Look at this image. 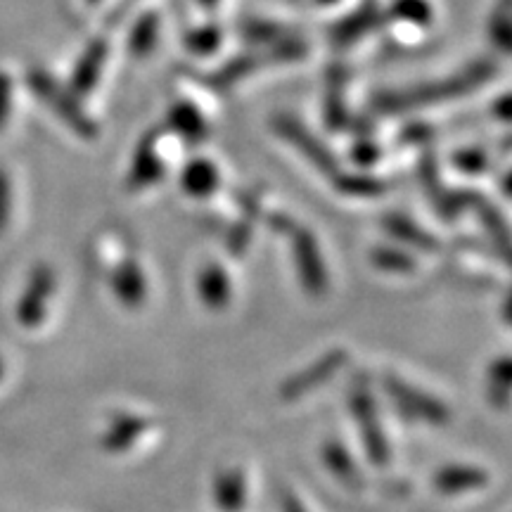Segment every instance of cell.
Listing matches in <instances>:
<instances>
[{
	"label": "cell",
	"instance_id": "cell-1",
	"mask_svg": "<svg viewBox=\"0 0 512 512\" xmlns=\"http://www.w3.org/2000/svg\"><path fill=\"white\" fill-rule=\"evenodd\" d=\"M494 74H496L494 62L477 60L467 64L463 72L453 74L451 79L422 83V86L406 88V91L382 93L380 98L375 100V105L384 112H403V110H413V107L439 105V102L463 98V95L477 91V88H482Z\"/></svg>",
	"mask_w": 512,
	"mask_h": 512
},
{
	"label": "cell",
	"instance_id": "cell-2",
	"mask_svg": "<svg viewBox=\"0 0 512 512\" xmlns=\"http://www.w3.org/2000/svg\"><path fill=\"white\" fill-rule=\"evenodd\" d=\"M29 86L38 100H43L67 124L76 136L93 140L98 138V124L88 117L86 110L81 107V102L74 98L72 91L57 83L53 76L43 69H31L29 72Z\"/></svg>",
	"mask_w": 512,
	"mask_h": 512
},
{
	"label": "cell",
	"instance_id": "cell-3",
	"mask_svg": "<svg viewBox=\"0 0 512 512\" xmlns=\"http://www.w3.org/2000/svg\"><path fill=\"white\" fill-rule=\"evenodd\" d=\"M349 406H351V413H354L358 430H361L368 460L377 467H384L389 463V458H392V448H389V441L384 437L380 418H377L373 389H370V382L366 375L354 377V384H351V394H349Z\"/></svg>",
	"mask_w": 512,
	"mask_h": 512
},
{
	"label": "cell",
	"instance_id": "cell-4",
	"mask_svg": "<svg viewBox=\"0 0 512 512\" xmlns=\"http://www.w3.org/2000/svg\"><path fill=\"white\" fill-rule=\"evenodd\" d=\"M384 389H387L389 399H392L396 411H401L408 420H420L427 425H446L451 420V411L444 401L434 399L432 394L422 392L413 384L403 382L401 377L387 375L384 377Z\"/></svg>",
	"mask_w": 512,
	"mask_h": 512
},
{
	"label": "cell",
	"instance_id": "cell-5",
	"mask_svg": "<svg viewBox=\"0 0 512 512\" xmlns=\"http://www.w3.org/2000/svg\"><path fill=\"white\" fill-rule=\"evenodd\" d=\"M292 254L294 268H297L299 283L311 297H323L328 292V266H325L323 254H320L316 235L309 228L294 226L292 230Z\"/></svg>",
	"mask_w": 512,
	"mask_h": 512
},
{
	"label": "cell",
	"instance_id": "cell-6",
	"mask_svg": "<svg viewBox=\"0 0 512 512\" xmlns=\"http://www.w3.org/2000/svg\"><path fill=\"white\" fill-rule=\"evenodd\" d=\"M273 128L280 138H285L287 143L297 147V150L302 152V155L309 159L316 169H320V174H328V176L337 174L339 166H337L335 155H332L328 147L320 143L316 136H313L302 121L290 117V114H278V117L273 119Z\"/></svg>",
	"mask_w": 512,
	"mask_h": 512
},
{
	"label": "cell",
	"instance_id": "cell-7",
	"mask_svg": "<svg viewBox=\"0 0 512 512\" xmlns=\"http://www.w3.org/2000/svg\"><path fill=\"white\" fill-rule=\"evenodd\" d=\"M55 290V273L53 268L41 264L31 271V278L27 283L22 297L17 302V320L24 328L34 330L46 320L48 313V299Z\"/></svg>",
	"mask_w": 512,
	"mask_h": 512
},
{
	"label": "cell",
	"instance_id": "cell-8",
	"mask_svg": "<svg viewBox=\"0 0 512 512\" xmlns=\"http://www.w3.org/2000/svg\"><path fill=\"white\" fill-rule=\"evenodd\" d=\"M347 351L344 349H330L328 354H323L316 363H311L309 368L294 373L290 380L283 382L280 387V396L283 401H294L299 396L313 392V389L323 387L325 382H330V377L342 370L344 363H347Z\"/></svg>",
	"mask_w": 512,
	"mask_h": 512
},
{
	"label": "cell",
	"instance_id": "cell-9",
	"mask_svg": "<svg viewBox=\"0 0 512 512\" xmlns=\"http://www.w3.org/2000/svg\"><path fill=\"white\" fill-rule=\"evenodd\" d=\"M157 140V133H147L138 143L131 171H128V188L131 190H143L164 178V159L157 150Z\"/></svg>",
	"mask_w": 512,
	"mask_h": 512
},
{
	"label": "cell",
	"instance_id": "cell-10",
	"mask_svg": "<svg viewBox=\"0 0 512 512\" xmlns=\"http://www.w3.org/2000/svg\"><path fill=\"white\" fill-rule=\"evenodd\" d=\"M107 55H110L107 41L95 38L93 43H88V48L83 50L79 62H76L72 69V81H69V86H72L74 95H79L81 98V95H88L95 86H98L102 69H105Z\"/></svg>",
	"mask_w": 512,
	"mask_h": 512
},
{
	"label": "cell",
	"instance_id": "cell-11",
	"mask_svg": "<svg viewBox=\"0 0 512 512\" xmlns=\"http://www.w3.org/2000/svg\"><path fill=\"white\" fill-rule=\"evenodd\" d=\"M152 422L143 415L117 413L107 422V430L102 432V448L107 453H124L131 448L143 434L150 430Z\"/></svg>",
	"mask_w": 512,
	"mask_h": 512
},
{
	"label": "cell",
	"instance_id": "cell-12",
	"mask_svg": "<svg viewBox=\"0 0 512 512\" xmlns=\"http://www.w3.org/2000/svg\"><path fill=\"white\" fill-rule=\"evenodd\" d=\"M380 19V8H377L375 0H366L361 8H356L351 15H347L342 22H337L335 27H332V43H335L337 48L354 46L356 41H361L368 31H373L377 24H380Z\"/></svg>",
	"mask_w": 512,
	"mask_h": 512
},
{
	"label": "cell",
	"instance_id": "cell-13",
	"mask_svg": "<svg viewBox=\"0 0 512 512\" xmlns=\"http://www.w3.org/2000/svg\"><path fill=\"white\" fill-rule=\"evenodd\" d=\"M486 484H489V475L477 465L451 463L441 467L437 475H434V486H437L439 494L444 496H458L465 494V491H477L484 489Z\"/></svg>",
	"mask_w": 512,
	"mask_h": 512
},
{
	"label": "cell",
	"instance_id": "cell-14",
	"mask_svg": "<svg viewBox=\"0 0 512 512\" xmlns=\"http://www.w3.org/2000/svg\"><path fill=\"white\" fill-rule=\"evenodd\" d=\"M112 292L126 309H140L147 297V283L140 266L133 259L121 261L112 273Z\"/></svg>",
	"mask_w": 512,
	"mask_h": 512
},
{
	"label": "cell",
	"instance_id": "cell-15",
	"mask_svg": "<svg viewBox=\"0 0 512 512\" xmlns=\"http://www.w3.org/2000/svg\"><path fill=\"white\" fill-rule=\"evenodd\" d=\"M197 294H200L202 304L209 311L228 309L230 297H233V285H230L228 273L219 264L204 266L197 275Z\"/></svg>",
	"mask_w": 512,
	"mask_h": 512
},
{
	"label": "cell",
	"instance_id": "cell-16",
	"mask_svg": "<svg viewBox=\"0 0 512 512\" xmlns=\"http://www.w3.org/2000/svg\"><path fill=\"white\" fill-rule=\"evenodd\" d=\"M166 124H169V128L176 136H181L192 145L202 143V140L209 136L207 119H204L202 112L188 100H178L171 105L169 114H166Z\"/></svg>",
	"mask_w": 512,
	"mask_h": 512
},
{
	"label": "cell",
	"instance_id": "cell-17",
	"mask_svg": "<svg viewBox=\"0 0 512 512\" xmlns=\"http://www.w3.org/2000/svg\"><path fill=\"white\" fill-rule=\"evenodd\" d=\"M221 183L219 169H216L214 162L209 159L197 157L192 162L185 164L183 174H181V188L185 195L195 197V200H207L216 192Z\"/></svg>",
	"mask_w": 512,
	"mask_h": 512
},
{
	"label": "cell",
	"instance_id": "cell-18",
	"mask_svg": "<svg viewBox=\"0 0 512 512\" xmlns=\"http://www.w3.org/2000/svg\"><path fill=\"white\" fill-rule=\"evenodd\" d=\"M214 503L221 512H242L247 505V477L238 467L221 470L214 479Z\"/></svg>",
	"mask_w": 512,
	"mask_h": 512
},
{
	"label": "cell",
	"instance_id": "cell-19",
	"mask_svg": "<svg viewBox=\"0 0 512 512\" xmlns=\"http://www.w3.org/2000/svg\"><path fill=\"white\" fill-rule=\"evenodd\" d=\"M382 226L394 240H399L401 245L415 247V249H420V252H427V254L439 252V240L432 238L425 228L408 219V216L387 214L384 216Z\"/></svg>",
	"mask_w": 512,
	"mask_h": 512
},
{
	"label": "cell",
	"instance_id": "cell-20",
	"mask_svg": "<svg viewBox=\"0 0 512 512\" xmlns=\"http://www.w3.org/2000/svg\"><path fill=\"white\" fill-rule=\"evenodd\" d=\"M437 171V164H434V159L430 155L422 159V183H425L427 192H430L434 204H437V211L444 219H456L460 209L465 207V195L448 192L444 185H441Z\"/></svg>",
	"mask_w": 512,
	"mask_h": 512
},
{
	"label": "cell",
	"instance_id": "cell-21",
	"mask_svg": "<svg viewBox=\"0 0 512 512\" xmlns=\"http://www.w3.org/2000/svg\"><path fill=\"white\" fill-rule=\"evenodd\" d=\"M320 456H323V463L328 470L335 475L339 482L347 484V486H358L361 484V472L351 458L349 448L342 444V441L330 439L325 441L323 448H320Z\"/></svg>",
	"mask_w": 512,
	"mask_h": 512
},
{
	"label": "cell",
	"instance_id": "cell-22",
	"mask_svg": "<svg viewBox=\"0 0 512 512\" xmlns=\"http://www.w3.org/2000/svg\"><path fill=\"white\" fill-rule=\"evenodd\" d=\"M261 64H264V55H259V53L238 55V57H233L230 62L221 64V67L216 69V72L211 74L207 81L214 88H219V91H226V88H233L235 83L252 74L254 69H259Z\"/></svg>",
	"mask_w": 512,
	"mask_h": 512
},
{
	"label": "cell",
	"instance_id": "cell-23",
	"mask_svg": "<svg viewBox=\"0 0 512 512\" xmlns=\"http://www.w3.org/2000/svg\"><path fill=\"white\" fill-rule=\"evenodd\" d=\"M465 204H475L479 219H482L486 233L491 235V240H494V245L498 247V252L503 254V259H508V252H510V233H508V226H505L503 216L498 214V211L491 207L489 202L484 200V197L479 195H465Z\"/></svg>",
	"mask_w": 512,
	"mask_h": 512
},
{
	"label": "cell",
	"instance_id": "cell-24",
	"mask_svg": "<svg viewBox=\"0 0 512 512\" xmlns=\"http://www.w3.org/2000/svg\"><path fill=\"white\" fill-rule=\"evenodd\" d=\"M159 41V15L157 12H145L136 19L131 31H128V50L136 57H147L157 48Z\"/></svg>",
	"mask_w": 512,
	"mask_h": 512
},
{
	"label": "cell",
	"instance_id": "cell-25",
	"mask_svg": "<svg viewBox=\"0 0 512 512\" xmlns=\"http://www.w3.org/2000/svg\"><path fill=\"white\" fill-rule=\"evenodd\" d=\"M370 264L382 273H394V275H411L415 273L413 254L403 247H375L370 252Z\"/></svg>",
	"mask_w": 512,
	"mask_h": 512
},
{
	"label": "cell",
	"instance_id": "cell-26",
	"mask_svg": "<svg viewBox=\"0 0 512 512\" xmlns=\"http://www.w3.org/2000/svg\"><path fill=\"white\" fill-rule=\"evenodd\" d=\"M510 358L501 356L489 366L486 373V399L491 406L505 408L510 401Z\"/></svg>",
	"mask_w": 512,
	"mask_h": 512
},
{
	"label": "cell",
	"instance_id": "cell-27",
	"mask_svg": "<svg viewBox=\"0 0 512 512\" xmlns=\"http://www.w3.org/2000/svg\"><path fill=\"white\" fill-rule=\"evenodd\" d=\"M332 178H335V188L351 197H380L387 192V183L370 174H342V171H337Z\"/></svg>",
	"mask_w": 512,
	"mask_h": 512
},
{
	"label": "cell",
	"instance_id": "cell-28",
	"mask_svg": "<svg viewBox=\"0 0 512 512\" xmlns=\"http://www.w3.org/2000/svg\"><path fill=\"white\" fill-rule=\"evenodd\" d=\"M396 22L413 24V27H430L434 19V10L427 0H394L392 10H389Z\"/></svg>",
	"mask_w": 512,
	"mask_h": 512
},
{
	"label": "cell",
	"instance_id": "cell-29",
	"mask_svg": "<svg viewBox=\"0 0 512 512\" xmlns=\"http://www.w3.org/2000/svg\"><path fill=\"white\" fill-rule=\"evenodd\" d=\"M306 53H309V48H306V43L302 41V38L287 34L280 38V41H275L273 46H268L264 62H275V64L299 62V60H304Z\"/></svg>",
	"mask_w": 512,
	"mask_h": 512
},
{
	"label": "cell",
	"instance_id": "cell-30",
	"mask_svg": "<svg viewBox=\"0 0 512 512\" xmlns=\"http://www.w3.org/2000/svg\"><path fill=\"white\" fill-rule=\"evenodd\" d=\"M223 43V31L216 24H204V27L190 31L185 36V46L195 55H214Z\"/></svg>",
	"mask_w": 512,
	"mask_h": 512
},
{
	"label": "cell",
	"instance_id": "cell-31",
	"mask_svg": "<svg viewBox=\"0 0 512 512\" xmlns=\"http://www.w3.org/2000/svg\"><path fill=\"white\" fill-rule=\"evenodd\" d=\"M242 34H245L247 41L254 43V46H273L275 41L287 36V31L283 27H278V24L266 22V19H249L245 27H242Z\"/></svg>",
	"mask_w": 512,
	"mask_h": 512
},
{
	"label": "cell",
	"instance_id": "cell-32",
	"mask_svg": "<svg viewBox=\"0 0 512 512\" xmlns=\"http://www.w3.org/2000/svg\"><path fill=\"white\" fill-rule=\"evenodd\" d=\"M491 41L498 48L508 53L510 41H512V19H510V0H503L501 8L491 17Z\"/></svg>",
	"mask_w": 512,
	"mask_h": 512
},
{
	"label": "cell",
	"instance_id": "cell-33",
	"mask_svg": "<svg viewBox=\"0 0 512 512\" xmlns=\"http://www.w3.org/2000/svg\"><path fill=\"white\" fill-rule=\"evenodd\" d=\"M453 164L467 176H479L484 174L486 166H489V157H486V152L479 150V147H463V150H458L456 155H453Z\"/></svg>",
	"mask_w": 512,
	"mask_h": 512
},
{
	"label": "cell",
	"instance_id": "cell-34",
	"mask_svg": "<svg viewBox=\"0 0 512 512\" xmlns=\"http://www.w3.org/2000/svg\"><path fill=\"white\" fill-rule=\"evenodd\" d=\"M325 121H328L330 128H344L349 124V112L339 88H330L328 102H325Z\"/></svg>",
	"mask_w": 512,
	"mask_h": 512
},
{
	"label": "cell",
	"instance_id": "cell-35",
	"mask_svg": "<svg viewBox=\"0 0 512 512\" xmlns=\"http://www.w3.org/2000/svg\"><path fill=\"white\" fill-rule=\"evenodd\" d=\"M380 157H382V150L373 143V140H358V143L351 147V159H354L361 169H370V166H375L380 162Z\"/></svg>",
	"mask_w": 512,
	"mask_h": 512
},
{
	"label": "cell",
	"instance_id": "cell-36",
	"mask_svg": "<svg viewBox=\"0 0 512 512\" xmlns=\"http://www.w3.org/2000/svg\"><path fill=\"white\" fill-rule=\"evenodd\" d=\"M249 238H252V223H249L247 219L245 221H238L233 228H230V233H228V238H226L228 240V249L235 256H240L247 249Z\"/></svg>",
	"mask_w": 512,
	"mask_h": 512
},
{
	"label": "cell",
	"instance_id": "cell-37",
	"mask_svg": "<svg viewBox=\"0 0 512 512\" xmlns=\"http://www.w3.org/2000/svg\"><path fill=\"white\" fill-rule=\"evenodd\" d=\"M10 178L0 169V235L5 233L10 221V209H12V192H10Z\"/></svg>",
	"mask_w": 512,
	"mask_h": 512
},
{
	"label": "cell",
	"instance_id": "cell-38",
	"mask_svg": "<svg viewBox=\"0 0 512 512\" xmlns=\"http://www.w3.org/2000/svg\"><path fill=\"white\" fill-rule=\"evenodd\" d=\"M12 110V81L8 74L0 72V128L8 124Z\"/></svg>",
	"mask_w": 512,
	"mask_h": 512
},
{
	"label": "cell",
	"instance_id": "cell-39",
	"mask_svg": "<svg viewBox=\"0 0 512 512\" xmlns=\"http://www.w3.org/2000/svg\"><path fill=\"white\" fill-rule=\"evenodd\" d=\"M280 512H309L304 508V503L299 501L292 491H283L280 494Z\"/></svg>",
	"mask_w": 512,
	"mask_h": 512
},
{
	"label": "cell",
	"instance_id": "cell-40",
	"mask_svg": "<svg viewBox=\"0 0 512 512\" xmlns=\"http://www.w3.org/2000/svg\"><path fill=\"white\" fill-rule=\"evenodd\" d=\"M403 133H406V136H403V140H413V143H415V140H425V138H430V128L422 126V124L408 126L406 131H403Z\"/></svg>",
	"mask_w": 512,
	"mask_h": 512
},
{
	"label": "cell",
	"instance_id": "cell-41",
	"mask_svg": "<svg viewBox=\"0 0 512 512\" xmlns=\"http://www.w3.org/2000/svg\"><path fill=\"white\" fill-rule=\"evenodd\" d=\"M491 110H494V114L501 121H508L510 119V95L508 93L501 95V100H498Z\"/></svg>",
	"mask_w": 512,
	"mask_h": 512
},
{
	"label": "cell",
	"instance_id": "cell-42",
	"mask_svg": "<svg viewBox=\"0 0 512 512\" xmlns=\"http://www.w3.org/2000/svg\"><path fill=\"white\" fill-rule=\"evenodd\" d=\"M197 3H200L202 8H214V5L219 3V0H197Z\"/></svg>",
	"mask_w": 512,
	"mask_h": 512
},
{
	"label": "cell",
	"instance_id": "cell-43",
	"mask_svg": "<svg viewBox=\"0 0 512 512\" xmlns=\"http://www.w3.org/2000/svg\"><path fill=\"white\" fill-rule=\"evenodd\" d=\"M316 3H320V5H335L337 0H316Z\"/></svg>",
	"mask_w": 512,
	"mask_h": 512
},
{
	"label": "cell",
	"instance_id": "cell-44",
	"mask_svg": "<svg viewBox=\"0 0 512 512\" xmlns=\"http://www.w3.org/2000/svg\"><path fill=\"white\" fill-rule=\"evenodd\" d=\"M0 377H3V361H0Z\"/></svg>",
	"mask_w": 512,
	"mask_h": 512
},
{
	"label": "cell",
	"instance_id": "cell-45",
	"mask_svg": "<svg viewBox=\"0 0 512 512\" xmlns=\"http://www.w3.org/2000/svg\"><path fill=\"white\" fill-rule=\"evenodd\" d=\"M88 3H100V0H88Z\"/></svg>",
	"mask_w": 512,
	"mask_h": 512
}]
</instances>
